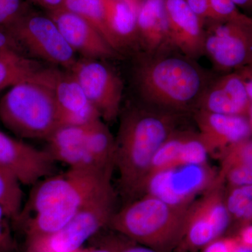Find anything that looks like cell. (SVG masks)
Listing matches in <instances>:
<instances>
[{
  "instance_id": "6da1fadb",
  "label": "cell",
  "mask_w": 252,
  "mask_h": 252,
  "mask_svg": "<svg viewBox=\"0 0 252 252\" xmlns=\"http://www.w3.org/2000/svg\"><path fill=\"white\" fill-rule=\"evenodd\" d=\"M114 167L69 168L36 184L16 220L26 242L61 229L101 189L112 183Z\"/></svg>"
},
{
  "instance_id": "7a4b0ae2",
  "label": "cell",
  "mask_w": 252,
  "mask_h": 252,
  "mask_svg": "<svg viewBox=\"0 0 252 252\" xmlns=\"http://www.w3.org/2000/svg\"><path fill=\"white\" fill-rule=\"evenodd\" d=\"M149 107L127 111L115 139L114 167L122 195L130 203L144 195L154 156L178 128L182 115Z\"/></svg>"
},
{
  "instance_id": "3957f363",
  "label": "cell",
  "mask_w": 252,
  "mask_h": 252,
  "mask_svg": "<svg viewBox=\"0 0 252 252\" xmlns=\"http://www.w3.org/2000/svg\"><path fill=\"white\" fill-rule=\"evenodd\" d=\"M170 51L147 55L138 64L137 91L151 107L178 114L195 112L211 83L210 77L195 60Z\"/></svg>"
},
{
  "instance_id": "277c9868",
  "label": "cell",
  "mask_w": 252,
  "mask_h": 252,
  "mask_svg": "<svg viewBox=\"0 0 252 252\" xmlns=\"http://www.w3.org/2000/svg\"><path fill=\"white\" fill-rule=\"evenodd\" d=\"M190 205H176L144 194L113 215L109 225L134 243L166 252L180 244Z\"/></svg>"
},
{
  "instance_id": "5b68a950",
  "label": "cell",
  "mask_w": 252,
  "mask_h": 252,
  "mask_svg": "<svg viewBox=\"0 0 252 252\" xmlns=\"http://www.w3.org/2000/svg\"><path fill=\"white\" fill-rule=\"evenodd\" d=\"M39 72L9 88L0 99V120L18 137L47 140L59 127V110Z\"/></svg>"
},
{
  "instance_id": "8992f818",
  "label": "cell",
  "mask_w": 252,
  "mask_h": 252,
  "mask_svg": "<svg viewBox=\"0 0 252 252\" xmlns=\"http://www.w3.org/2000/svg\"><path fill=\"white\" fill-rule=\"evenodd\" d=\"M12 39L23 56L41 60L68 70L77 62L57 25L49 15L23 11L14 21L1 28Z\"/></svg>"
},
{
  "instance_id": "52a82bcc",
  "label": "cell",
  "mask_w": 252,
  "mask_h": 252,
  "mask_svg": "<svg viewBox=\"0 0 252 252\" xmlns=\"http://www.w3.org/2000/svg\"><path fill=\"white\" fill-rule=\"evenodd\" d=\"M112 183L101 189L72 220L51 234L26 242L24 252H74L109 225L114 215Z\"/></svg>"
},
{
  "instance_id": "ba28073f",
  "label": "cell",
  "mask_w": 252,
  "mask_h": 252,
  "mask_svg": "<svg viewBox=\"0 0 252 252\" xmlns=\"http://www.w3.org/2000/svg\"><path fill=\"white\" fill-rule=\"evenodd\" d=\"M223 182L213 185L189 207L183 236L176 250L194 252L220 239L229 225L230 215L225 205Z\"/></svg>"
},
{
  "instance_id": "9c48e42d",
  "label": "cell",
  "mask_w": 252,
  "mask_h": 252,
  "mask_svg": "<svg viewBox=\"0 0 252 252\" xmlns=\"http://www.w3.org/2000/svg\"><path fill=\"white\" fill-rule=\"evenodd\" d=\"M218 173L208 163L183 165L151 176L144 194L176 205H190L217 181Z\"/></svg>"
},
{
  "instance_id": "30bf717a",
  "label": "cell",
  "mask_w": 252,
  "mask_h": 252,
  "mask_svg": "<svg viewBox=\"0 0 252 252\" xmlns=\"http://www.w3.org/2000/svg\"><path fill=\"white\" fill-rule=\"evenodd\" d=\"M204 53L215 67L228 70L252 61V23L243 16L212 25L205 31Z\"/></svg>"
},
{
  "instance_id": "8fae6325",
  "label": "cell",
  "mask_w": 252,
  "mask_h": 252,
  "mask_svg": "<svg viewBox=\"0 0 252 252\" xmlns=\"http://www.w3.org/2000/svg\"><path fill=\"white\" fill-rule=\"evenodd\" d=\"M80 84L86 97L105 122H113L120 112L124 83L119 75L100 60L82 58L69 69Z\"/></svg>"
},
{
  "instance_id": "7c38bea8",
  "label": "cell",
  "mask_w": 252,
  "mask_h": 252,
  "mask_svg": "<svg viewBox=\"0 0 252 252\" xmlns=\"http://www.w3.org/2000/svg\"><path fill=\"white\" fill-rule=\"evenodd\" d=\"M49 151L39 150L0 132V165L25 185L54 175L55 162Z\"/></svg>"
},
{
  "instance_id": "4fadbf2b",
  "label": "cell",
  "mask_w": 252,
  "mask_h": 252,
  "mask_svg": "<svg viewBox=\"0 0 252 252\" xmlns=\"http://www.w3.org/2000/svg\"><path fill=\"white\" fill-rule=\"evenodd\" d=\"M48 15L76 54L79 53L84 59L100 61L117 56V51L84 18L62 8L48 12Z\"/></svg>"
},
{
  "instance_id": "5bb4252c",
  "label": "cell",
  "mask_w": 252,
  "mask_h": 252,
  "mask_svg": "<svg viewBox=\"0 0 252 252\" xmlns=\"http://www.w3.org/2000/svg\"><path fill=\"white\" fill-rule=\"evenodd\" d=\"M170 45L184 56L196 60L205 54V31L201 19L185 0H165Z\"/></svg>"
},
{
  "instance_id": "9a60e30c",
  "label": "cell",
  "mask_w": 252,
  "mask_h": 252,
  "mask_svg": "<svg viewBox=\"0 0 252 252\" xmlns=\"http://www.w3.org/2000/svg\"><path fill=\"white\" fill-rule=\"evenodd\" d=\"M194 118L199 135L210 155L220 154L230 146L248 139L252 132L245 116L197 110L194 112Z\"/></svg>"
},
{
  "instance_id": "2e32d148",
  "label": "cell",
  "mask_w": 252,
  "mask_h": 252,
  "mask_svg": "<svg viewBox=\"0 0 252 252\" xmlns=\"http://www.w3.org/2000/svg\"><path fill=\"white\" fill-rule=\"evenodd\" d=\"M250 104L241 75L230 74L210 83L200 99L197 110L244 116L248 112Z\"/></svg>"
},
{
  "instance_id": "e0dca14e",
  "label": "cell",
  "mask_w": 252,
  "mask_h": 252,
  "mask_svg": "<svg viewBox=\"0 0 252 252\" xmlns=\"http://www.w3.org/2000/svg\"><path fill=\"white\" fill-rule=\"evenodd\" d=\"M138 44L147 55L172 49L168 34L165 0H144L137 8Z\"/></svg>"
},
{
  "instance_id": "ac0fdd59",
  "label": "cell",
  "mask_w": 252,
  "mask_h": 252,
  "mask_svg": "<svg viewBox=\"0 0 252 252\" xmlns=\"http://www.w3.org/2000/svg\"><path fill=\"white\" fill-rule=\"evenodd\" d=\"M110 44L116 51L138 44L137 7L128 0H102Z\"/></svg>"
},
{
  "instance_id": "d6986e66",
  "label": "cell",
  "mask_w": 252,
  "mask_h": 252,
  "mask_svg": "<svg viewBox=\"0 0 252 252\" xmlns=\"http://www.w3.org/2000/svg\"><path fill=\"white\" fill-rule=\"evenodd\" d=\"M38 76L54 93L59 107L60 123L64 118L80 112L92 104L70 72L64 73L55 68H43Z\"/></svg>"
},
{
  "instance_id": "ffe728a7",
  "label": "cell",
  "mask_w": 252,
  "mask_h": 252,
  "mask_svg": "<svg viewBox=\"0 0 252 252\" xmlns=\"http://www.w3.org/2000/svg\"><path fill=\"white\" fill-rule=\"evenodd\" d=\"M43 68L36 61L17 52L5 54L0 57V91L31 79Z\"/></svg>"
},
{
  "instance_id": "44dd1931",
  "label": "cell",
  "mask_w": 252,
  "mask_h": 252,
  "mask_svg": "<svg viewBox=\"0 0 252 252\" xmlns=\"http://www.w3.org/2000/svg\"><path fill=\"white\" fill-rule=\"evenodd\" d=\"M85 144L97 165L104 167H114L115 139L102 119L89 126Z\"/></svg>"
},
{
  "instance_id": "7402d4cb",
  "label": "cell",
  "mask_w": 252,
  "mask_h": 252,
  "mask_svg": "<svg viewBox=\"0 0 252 252\" xmlns=\"http://www.w3.org/2000/svg\"><path fill=\"white\" fill-rule=\"evenodd\" d=\"M62 9L85 19L99 31L111 45L108 31L104 21L102 0H63Z\"/></svg>"
},
{
  "instance_id": "603a6c76",
  "label": "cell",
  "mask_w": 252,
  "mask_h": 252,
  "mask_svg": "<svg viewBox=\"0 0 252 252\" xmlns=\"http://www.w3.org/2000/svg\"><path fill=\"white\" fill-rule=\"evenodd\" d=\"M21 184L0 165V204L6 216L16 221L22 210L23 193Z\"/></svg>"
},
{
  "instance_id": "cb8c5ba5",
  "label": "cell",
  "mask_w": 252,
  "mask_h": 252,
  "mask_svg": "<svg viewBox=\"0 0 252 252\" xmlns=\"http://www.w3.org/2000/svg\"><path fill=\"white\" fill-rule=\"evenodd\" d=\"M225 201L230 217L252 222V185L233 187Z\"/></svg>"
},
{
  "instance_id": "d4e9b609",
  "label": "cell",
  "mask_w": 252,
  "mask_h": 252,
  "mask_svg": "<svg viewBox=\"0 0 252 252\" xmlns=\"http://www.w3.org/2000/svg\"><path fill=\"white\" fill-rule=\"evenodd\" d=\"M221 166L219 172L242 164L252 163V140H246L230 146L220 154Z\"/></svg>"
},
{
  "instance_id": "484cf974",
  "label": "cell",
  "mask_w": 252,
  "mask_h": 252,
  "mask_svg": "<svg viewBox=\"0 0 252 252\" xmlns=\"http://www.w3.org/2000/svg\"><path fill=\"white\" fill-rule=\"evenodd\" d=\"M219 180L233 187L252 185V163L242 164L218 172Z\"/></svg>"
},
{
  "instance_id": "4316f807",
  "label": "cell",
  "mask_w": 252,
  "mask_h": 252,
  "mask_svg": "<svg viewBox=\"0 0 252 252\" xmlns=\"http://www.w3.org/2000/svg\"><path fill=\"white\" fill-rule=\"evenodd\" d=\"M209 17L220 21H227L240 17L236 9V4L233 0H209Z\"/></svg>"
},
{
  "instance_id": "83f0119b",
  "label": "cell",
  "mask_w": 252,
  "mask_h": 252,
  "mask_svg": "<svg viewBox=\"0 0 252 252\" xmlns=\"http://www.w3.org/2000/svg\"><path fill=\"white\" fill-rule=\"evenodd\" d=\"M9 220L0 204V252H15L17 249Z\"/></svg>"
},
{
  "instance_id": "f1b7e54d",
  "label": "cell",
  "mask_w": 252,
  "mask_h": 252,
  "mask_svg": "<svg viewBox=\"0 0 252 252\" xmlns=\"http://www.w3.org/2000/svg\"><path fill=\"white\" fill-rule=\"evenodd\" d=\"M23 11L22 0H0V27L12 22Z\"/></svg>"
},
{
  "instance_id": "f546056e",
  "label": "cell",
  "mask_w": 252,
  "mask_h": 252,
  "mask_svg": "<svg viewBox=\"0 0 252 252\" xmlns=\"http://www.w3.org/2000/svg\"><path fill=\"white\" fill-rule=\"evenodd\" d=\"M238 240L217 239L203 249V252H234Z\"/></svg>"
},
{
  "instance_id": "4dcf8cb0",
  "label": "cell",
  "mask_w": 252,
  "mask_h": 252,
  "mask_svg": "<svg viewBox=\"0 0 252 252\" xmlns=\"http://www.w3.org/2000/svg\"><path fill=\"white\" fill-rule=\"evenodd\" d=\"M129 244L127 242H122L121 240L112 241V243L101 245V246L94 247L89 248H80L74 252H121Z\"/></svg>"
},
{
  "instance_id": "1f68e13d",
  "label": "cell",
  "mask_w": 252,
  "mask_h": 252,
  "mask_svg": "<svg viewBox=\"0 0 252 252\" xmlns=\"http://www.w3.org/2000/svg\"><path fill=\"white\" fill-rule=\"evenodd\" d=\"M190 9L195 13L199 18L209 17V0H185Z\"/></svg>"
},
{
  "instance_id": "d6a6232c",
  "label": "cell",
  "mask_w": 252,
  "mask_h": 252,
  "mask_svg": "<svg viewBox=\"0 0 252 252\" xmlns=\"http://www.w3.org/2000/svg\"><path fill=\"white\" fill-rule=\"evenodd\" d=\"M15 51L20 54L12 39L4 31L0 29V51Z\"/></svg>"
},
{
  "instance_id": "836d02e7",
  "label": "cell",
  "mask_w": 252,
  "mask_h": 252,
  "mask_svg": "<svg viewBox=\"0 0 252 252\" xmlns=\"http://www.w3.org/2000/svg\"><path fill=\"white\" fill-rule=\"evenodd\" d=\"M36 4L47 10L48 12L62 8L63 0H32Z\"/></svg>"
},
{
  "instance_id": "e575fe53",
  "label": "cell",
  "mask_w": 252,
  "mask_h": 252,
  "mask_svg": "<svg viewBox=\"0 0 252 252\" xmlns=\"http://www.w3.org/2000/svg\"><path fill=\"white\" fill-rule=\"evenodd\" d=\"M240 75L243 78L245 89L248 93L249 99L251 102H252V70L248 69V70L244 71L243 73L240 74Z\"/></svg>"
},
{
  "instance_id": "d590c367",
  "label": "cell",
  "mask_w": 252,
  "mask_h": 252,
  "mask_svg": "<svg viewBox=\"0 0 252 252\" xmlns=\"http://www.w3.org/2000/svg\"><path fill=\"white\" fill-rule=\"evenodd\" d=\"M121 252H166L161 250H156V249L148 248L143 245H135L129 244Z\"/></svg>"
},
{
  "instance_id": "8d00e7d4",
  "label": "cell",
  "mask_w": 252,
  "mask_h": 252,
  "mask_svg": "<svg viewBox=\"0 0 252 252\" xmlns=\"http://www.w3.org/2000/svg\"><path fill=\"white\" fill-rule=\"evenodd\" d=\"M239 240L241 243L252 248V224L247 225L243 228Z\"/></svg>"
},
{
  "instance_id": "74e56055",
  "label": "cell",
  "mask_w": 252,
  "mask_h": 252,
  "mask_svg": "<svg viewBox=\"0 0 252 252\" xmlns=\"http://www.w3.org/2000/svg\"><path fill=\"white\" fill-rule=\"evenodd\" d=\"M234 252H252V248L245 245L238 240V243L235 247Z\"/></svg>"
},
{
  "instance_id": "f35d334b",
  "label": "cell",
  "mask_w": 252,
  "mask_h": 252,
  "mask_svg": "<svg viewBox=\"0 0 252 252\" xmlns=\"http://www.w3.org/2000/svg\"><path fill=\"white\" fill-rule=\"evenodd\" d=\"M236 6H246L252 4V0H233Z\"/></svg>"
},
{
  "instance_id": "ab89813d",
  "label": "cell",
  "mask_w": 252,
  "mask_h": 252,
  "mask_svg": "<svg viewBox=\"0 0 252 252\" xmlns=\"http://www.w3.org/2000/svg\"><path fill=\"white\" fill-rule=\"evenodd\" d=\"M248 114L249 115V124H250V127H251V130L252 131V102H250V107H249Z\"/></svg>"
},
{
  "instance_id": "60d3db41",
  "label": "cell",
  "mask_w": 252,
  "mask_h": 252,
  "mask_svg": "<svg viewBox=\"0 0 252 252\" xmlns=\"http://www.w3.org/2000/svg\"><path fill=\"white\" fill-rule=\"evenodd\" d=\"M9 52H12V51H0V57H1V56H4L5 54H8V53ZM15 52V51H14Z\"/></svg>"
},
{
  "instance_id": "b9f144b4",
  "label": "cell",
  "mask_w": 252,
  "mask_h": 252,
  "mask_svg": "<svg viewBox=\"0 0 252 252\" xmlns=\"http://www.w3.org/2000/svg\"><path fill=\"white\" fill-rule=\"evenodd\" d=\"M128 1H132V2L135 3V0H128Z\"/></svg>"
}]
</instances>
